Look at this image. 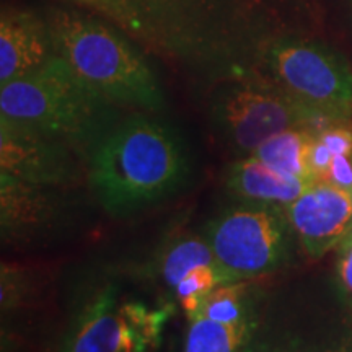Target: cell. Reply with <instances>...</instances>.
<instances>
[{
  "label": "cell",
  "instance_id": "6da1fadb",
  "mask_svg": "<svg viewBox=\"0 0 352 352\" xmlns=\"http://www.w3.org/2000/svg\"><path fill=\"white\" fill-rule=\"evenodd\" d=\"M189 173L183 140L173 127L145 111L113 124L87 162L96 199L114 217L168 199L188 183Z\"/></svg>",
  "mask_w": 352,
  "mask_h": 352
},
{
  "label": "cell",
  "instance_id": "7a4b0ae2",
  "mask_svg": "<svg viewBox=\"0 0 352 352\" xmlns=\"http://www.w3.org/2000/svg\"><path fill=\"white\" fill-rule=\"evenodd\" d=\"M56 54L87 85L116 107L160 113L165 96L155 74L120 26L94 15L51 7L46 13Z\"/></svg>",
  "mask_w": 352,
  "mask_h": 352
},
{
  "label": "cell",
  "instance_id": "3957f363",
  "mask_svg": "<svg viewBox=\"0 0 352 352\" xmlns=\"http://www.w3.org/2000/svg\"><path fill=\"white\" fill-rule=\"evenodd\" d=\"M118 108L57 54L36 72L0 85V116L64 140L87 162L98 140L120 121Z\"/></svg>",
  "mask_w": 352,
  "mask_h": 352
},
{
  "label": "cell",
  "instance_id": "277c9868",
  "mask_svg": "<svg viewBox=\"0 0 352 352\" xmlns=\"http://www.w3.org/2000/svg\"><path fill=\"white\" fill-rule=\"evenodd\" d=\"M208 114L215 134L239 157L252 155L279 132H318L333 124L258 72L222 77L209 96Z\"/></svg>",
  "mask_w": 352,
  "mask_h": 352
},
{
  "label": "cell",
  "instance_id": "5b68a950",
  "mask_svg": "<svg viewBox=\"0 0 352 352\" xmlns=\"http://www.w3.org/2000/svg\"><path fill=\"white\" fill-rule=\"evenodd\" d=\"M252 72L270 78L285 94L333 122L352 114V72L327 44L279 36L259 51Z\"/></svg>",
  "mask_w": 352,
  "mask_h": 352
},
{
  "label": "cell",
  "instance_id": "8992f818",
  "mask_svg": "<svg viewBox=\"0 0 352 352\" xmlns=\"http://www.w3.org/2000/svg\"><path fill=\"white\" fill-rule=\"evenodd\" d=\"M292 235L296 233L280 206L240 201L215 215L204 233L220 266L236 280L283 267L290 256Z\"/></svg>",
  "mask_w": 352,
  "mask_h": 352
},
{
  "label": "cell",
  "instance_id": "52a82bcc",
  "mask_svg": "<svg viewBox=\"0 0 352 352\" xmlns=\"http://www.w3.org/2000/svg\"><path fill=\"white\" fill-rule=\"evenodd\" d=\"M85 162L64 140L0 116V173L38 186L63 189L82 182Z\"/></svg>",
  "mask_w": 352,
  "mask_h": 352
},
{
  "label": "cell",
  "instance_id": "ba28073f",
  "mask_svg": "<svg viewBox=\"0 0 352 352\" xmlns=\"http://www.w3.org/2000/svg\"><path fill=\"white\" fill-rule=\"evenodd\" d=\"M70 204L60 188L38 186L0 173L2 243L25 246L43 241L67 226Z\"/></svg>",
  "mask_w": 352,
  "mask_h": 352
},
{
  "label": "cell",
  "instance_id": "9c48e42d",
  "mask_svg": "<svg viewBox=\"0 0 352 352\" xmlns=\"http://www.w3.org/2000/svg\"><path fill=\"white\" fill-rule=\"evenodd\" d=\"M284 210L302 248L311 258H321L349 230L352 192L328 182H315Z\"/></svg>",
  "mask_w": 352,
  "mask_h": 352
},
{
  "label": "cell",
  "instance_id": "30bf717a",
  "mask_svg": "<svg viewBox=\"0 0 352 352\" xmlns=\"http://www.w3.org/2000/svg\"><path fill=\"white\" fill-rule=\"evenodd\" d=\"M56 56L46 16L3 7L0 15V85L36 72Z\"/></svg>",
  "mask_w": 352,
  "mask_h": 352
},
{
  "label": "cell",
  "instance_id": "8fae6325",
  "mask_svg": "<svg viewBox=\"0 0 352 352\" xmlns=\"http://www.w3.org/2000/svg\"><path fill=\"white\" fill-rule=\"evenodd\" d=\"M147 341L118 307L116 290L95 296L70 331L63 352H145Z\"/></svg>",
  "mask_w": 352,
  "mask_h": 352
},
{
  "label": "cell",
  "instance_id": "7c38bea8",
  "mask_svg": "<svg viewBox=\"0 0 352 352\" xmlns=\"http://www.w3.org/2000/svg\"><path fill=\"white\" fill-rule=\"evenodd\" d=\"M223 184L240 202L287 206L296 201L311 183L277 173L261 164L258 158L248 155L239 157L228 164L223 173Z\"/></svg>",
  "mask_w": 352,
  "mask_h": 352
},
{
  "label": "cell",
  "instance_id": "4fadbf2b",
  "mask_svg": "<svg viewBox=\"0 0 352 352\" xmlns=\"http://www.w3.org/2000/svg\"><path fill=\"white\" fill-rule=\"evenodd\" d=\"M259 327V315L235 323L196 316L189 320L182 352H246L256 340Z\"/></svg>",
  "mask_w": 352,
  "mask_h": 352
},
{
  "label": "cell",
  "instance_id": "5bb4252c",
  "mask_svg": "<svg viewBox=\"0 0 352 352\" xmlns=\"http://www.w3.org/2000/svg\"><path fill=\"white\" fill-rule=\"evenodd\" d=\"M219 264L206 236L192 233L178 235L164 246L155 259V274L166 289L175 292L176 285L197 266Z\"/></svg>",
  "mask_w": 352,
  "mask_h": 352
},
{
  "label": "cell",
  "instance_id": "9a60e30c",
  "mask_svg": "<svg viewBox=\"0 0 352 352\" xmlns=\"http://www.w3.org/2000/svg\"><path fill=\"white\" fill-rule=\"evenodd\" d=\"M314 135L315 131L310 129H289L279 132V134H274L272 138L264 140L252 155L277 173L315 183L307 164L308 147H310Z\"/></svg>",
  "mask_w": 352,
  "mask_h": 352
},
{
  "label": "cell",
  "instance_id": "2e32d148",
  "mask_svg": "<svg viewBox=\"0 0 352 352\" xmlns=\"http://www.w3.org/2000/svg\"><path fill=\"white\" fill-rule=\"evenodd\" d=\"M254 315H259V289L250 283V279H245L214 289L196 316H206L222 323H235Z\"/></svg>",
  "mask_w": 352,
  "mask_h": 352
},
{
  "label": "cell",
  "instance_id": "e0dca14e",
  "mask_svg": "<svg viewBox=\"0 0 352 352\" xmlns=\"http://www.w3.org/2000/svg\"><path fill=\"white\" fill-rule=\"evenodd\" d=\"M235 277L223 270L220 264L209 266H197L184 279L176 285L173 296L176 303L183 308L188 320H192L199 314L202 303L209 297V294L219 285L235 283Z\"/></svg>",
  "mask_w": 352,
  "mask_h": 352
},
{
  "label": "cell",
  "instance_id": "ac0fdd59",
  "mask_svg": "<svg viewBox=\"0 0 352 352\" xmlns=\"http://www.w3.org/2000/svg\"><path fill=\"white\" fill-rule=\"evenodd\" d=\"M0 277V303L3 315L20 310L33 300L36 292V277L33 271L16 264L3 263Z\"/></svg>",
  "mask_w": 352,
  "mask_h": 352
},
{
  "label": "cell",
  "instance_id": "d6986e66",
  "mask_svg": "<svg viewBox=\"0 0 352 352\" xmlns=\"http://www.w3.org/2000/svg\"><path fill=\"white\" fill-rule=\"evenodd\" d=\"M72 2L101 13L114 25L120 26L124 33L129 30L134 0H72Z\"/></svg>",
  "mask_w": 352,
  "mask_h": 352
},
{
  "label": "cell",
  "instance_id": "ffe728a7",
  "mask_svg": "<svg viewBox=\"0 0 352 352\" xmlns=\"http://www.w3.org/2000/svg\"><path fill=\"white\" fill-rule=\"evenodd\" d=\"M315 134L331 151L334 157L352 155V129L346 126V122H333Z\"/></svg>",
  "mask_w": 352,
  "mask_h": 352
},
{
  "label": "cell",
  "instance_id": "44dd1931",
  "mask_svg": "<svg viewBox=\"0 0 352 352\" xmlns=\"http://www.w3.org/2000/svg\"><path fill=\"white\" fill-rule=\"evenodd\" d=\"M334 155L331 151L324 145L321 140L316 138V134L311 139L310 147H308V155H307V164L308 170H310L311 176H314L315 182H324L327 179L328 170L331 166Z\"/></svg>",
  "mask_w": 352,
  "mask_h": 352
},
{
  "label": "cell",
  "instance_id": "7402d4cb",
  "mask_svg": "<svg viewBox=\"0 0 352 352\" xmlns=\"http://www.w3.org/2000/svg\"><path fill=\"white\" fill-rule=\"evenodd\" d=\"M333 186L352 192V160L351 157L336 155L329 166L327 179Z\"/></svg>",
  "mask_w": 352,
  "mask_h": 352
},
{
  "label": "cell",
  "instance_id": "603a6c76",
  "mask_svg": "<svg viewBox=\"0 0 352 352\" xmlns=\"http://www.w3.org/2000/svg\"><path fill=\"white\" fill-rule=\"evenodd\" d=\"M338 277H340L342 290L352 296V241H341L340 243Z\"/></svg>",
  "mask_w": 352,
  "mask_h": 352
},
{
  "label": "cell",
  "instance_id": "cb8c5ba5",
  "mask_svg": "<svg viewBox=\"0 0 352 352\" xmlns=\"http://www.w3.org/2000/svg\"><path fill=\"white\" fill-rule=\"evenodd\" d=\"M246 352H296V351L280 344H272V342H258L254 340V342L248 347V351Z\"/></svg>",
  "mask_w": 352,
  "mask_h": 352
},
{
  "label": "cell",
  "instance_id": "d4e9b609",
  "mask_svg": "<svg viewBox=\"0 0 352 352\" xmlns=\"http://www.w3.org/2000/svg\"><path fill=\"white\" fill-rule=\"evenodd\" d=\"M327 352H352V346L336 347V349H331V351H327Z\"/></svg>",
  "mask_w": 352,
  "mask_h": 352
},
{
  "label": "cell",
  "instance_id": "484cf974",
  "mask_svg": "<svg viewBox=\"0 0 352 352\" xmlns=\"http://www.w3.org/2000/svg\"><path fill=\"white\" fill-rule=\"evenodd\" d=\"M342 241H352V223H351L349 230H347V233H346V236L342 239Z\"/></svg>",
  "mask_w": 352,
  "mask_h": 352
}]
</instances>
